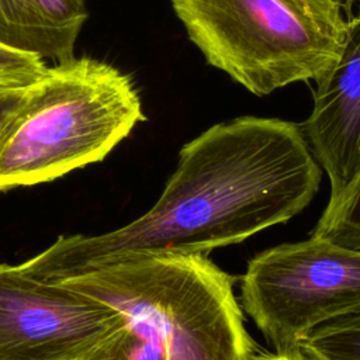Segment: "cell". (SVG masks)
<instances>
[{
  "instance_id": "cell-1",
  "label": "cell",
  "mask_w": 360,
  "mask_h": 360,
  "mask_svg": "<svg viewBox=\"0 0 360 360\" xmlns=\"http://www.w3.org/2000/svg\"><path fill=\"white\" fill-rule=\"evenodd\" d=\"M319 183L301 125L238 117L180 149L176 170L143 215L100 235H63L21 267L59 281L138 257L205 255L290 221Z\"/></svg>"
},
{
  "instance_id": "cell-2",
  "label": "cell",
  "mask_w": 360,
  "mask_h": 360,
  "mask_svg": "<svg viewBox=\"0 0 360 360\" xmlns=\"http://www.w3.org/2000/svg\"><path fill=\"white\" fill-rule=\"evenodd\" d=\"M146 117L131 77L89 56L48 66L0 132V193L103 160Z\"/></svg>"
},
{
  "instance_id": "cell-3",
  "label": "cell",
  "mask_w": 360,
  "mask_h": 360,
  "mask_svg": "<svg viewBox=\"0 0 360 360\" xmlns=\"http://www.w3.org/2000/svg\"><path fill=\"white\" fill-rule=\"evenodd\" d=\"M205 62L255 96L318 80L347 35L340 0H172Z\"/></svg>"
},
{
  "instance_id": "cell-4",
  "label": "cell",
  "mask_w": 360,
  "mask_h": 360,
  "mask_svg": "<svg viewBox=\"0 0 360 360\" xmlns=\"http://www.w3.org/2000/svg\"><path fill=\"white\" fill-rule=\"evenodd\" d=\"M63 284L148 319L170 360H250L233 278L205 255H169L97 267Z\"/></svg>"
},
{
  "instance_id": "cell-5",
  "label": "cell",
  "mask_w": 360,
  "mask_h": 360,
  "mask_svg": "<svg viewBox=\"0 0 360 360\" xmlns=\"http://www.w3.org/2000/svg\"><path fill=\"white\" fill-rule=\"evenodd\" d=\"M246 314L277 353H298L315 326L360 311V250L322 238L269 248L240 283Z\"/></svg>"
},
{
  "instance_id": "cell-6",
  "label": "cell",
  "mask_w": 360,
  "mask_h": 360,
  "mask_svg": "<svg viewBox=\"0 0 360 360\" xmlns=\"http://www.w3.org/2000/svg\"><path fill=\"white\" fill-rule=\"evenodd\" d=\"M125 319L62 281L0 264V360H82Z\"/></svg>"
},
{
  "instance_id": "cell-7",
  "label": "cell",
  "mask_w": 360,
  "mask_h": 360,
  "mask_svg": "<svg viewBox=\"0 0 360 360\" xmlns=\"http://www.w3.org/2000/svg\"><path fill=\"white\" fill-rule=\"evenodd\" d=\"M315 83L312 111L301 128L328 174L329 205L360 173V1L339 59Z\"/></svg>"
},
{
  "instance_id": "cell-8",
  "label": "cell",
  "mask_w": 360,
  "mask_h": 360,
  "mask_svg": "<svg viewBox=\"0 0 360 360\" xmlns=\"http://www.w3.org/2000/svg\"><path fill=\"white\" fill-rule=\"evenodd\" d=\"M86 0H0V44L55 62L75 56Z\"/></svg>"
},
{
  "instance_id": "cell-9",
  "label": "cell",
  "mask_w": 360,
  "mask_h": 360,
  "mask_svg": "<svg viewBox=\"0 0 360 360\" xmlns=\"http://www.w3.org/2000/svg\"><path fill=\"white\" fill-rule=\"evenodd\" d=\"M125 316V322L103 338L82 360H170L166 346L146 319L129 314Z\"/></svg>"
},
{
  "instance_id": "cell-10",
  "label": "cell",
  "mask_w": 360,
  "mask_h": 360,
  "mask_svg": "<svg viewBox=\"0 0 360 360\" xmlns=\"http://www.w3.org/2000/svg\"><path fill=\"white\" fill-rule=\"evenodd\" d=\"M307 360H360V311L321 323L300 340Z\"/></svg>"
},
{
  "instance_id": "cell-11",
  "label": "cell",
  "mask_w": 360,
  "mask_h": 360,
  "mask_svg": "<svg viewBox=\"0 0 360 360\" xmlns=\"http://www.w3.org/2000/svg\"><path fill=\"white\" fill-rule=\"evenodd\" d=\"M312 236L360 250V173L319 217Z\"/></svg>"
},
{
  "instance_id": "cell-12",
  "label": "cell",
  "mask_w": 360,
  "mask_h": 360,
  "mask_svg": "<svg viewBox=\"0 0 360 360\" xmlns=\"http://www.w3.org/2000/svg\"><path fill=\"white\" fill-rule=\"evenodd\" d=\"M46 65L38 55L22 52L0 44V84L1 86H27L39 79Z\"/></svg>"
},
{
  "instance_id": "cell-13",
  "label": "cell",
  "mask_w": 360,
  "mask_h": 360,
  "mask_svg": "<svg viewBox=\"0 0 360 360\" xmlns=\"http://www.w3.org/2000/svg\"><path fill=\"white\" fill-rule=\"evenodd\" d=\"M25 86L13 87V86H1L0 84V132L7 122L8 117L13 114L21 97L24 94Z\"/></svg>"
},
{
  "instance_id": "cell-14",
  "label": "cell",
  "mask_w": 360,
  "mask_h": 360,
  "mask_svg": "<svg viewBox=\"0 0 360 360\" xmlns=\"http://www.w3.org/2000/svg\"><path fill=\"white\" fill-rule=\"evenodd\" d=\"M250 360H307L301 352L298 353H255Z\"/></svg>"
},
{
  "instance_id": "cell-15",
  "label": "cell",
  "mask_w": 360,
  "mask_h": 360,
  "mask_svg": "<svg viewBox=\"0 0 360 360\" xmlns=\"http://www.w3.org/2000/svg\"><path fill=\"white\" fill-rule=\"evenodd\" d=\"M347 1H350V3H353V1H360V0H347Z\"/></svg>"
}]
</instances>
